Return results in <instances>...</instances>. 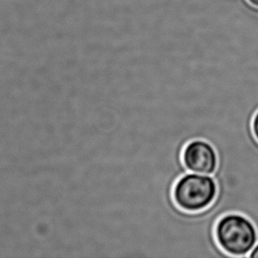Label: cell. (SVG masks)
<instances>
[{
  "mask_svg": "<svg viewBox=\"0 0 258 258\" xmlns=\"http://www.w3.org/2000/svg\"><path fill=\"white\" fill-rule=\"evenodd\" d=\"M214 238L227 255L244 256L252 251L257 241V232L248 218L229 213L219 218L214 227Z\"/></svg>",
  "mask_w": 258,
  "mask_h": 258,
  "instance_id": "6da1fadb",
  "label": "cell"
},
{
  "mask_svg": "<svg viewBox=\"0 0 258 258\" xmlns=\"http://www.w3.org/2000/svg\"><path fill=\"white\" fill-rule=\"evenodd\" d=\"M252 131L255 136V140L258 141V111L255 113V116L252 121Z\"/></svg>",
  "mask_w": 258,
  "mask_h": 258,
  "instance_id": "277c9868",
  "label": "cell"
},
{
  "mask_svg": "<svg viewBox=\"0 0 258 258\" xmlns=\"http://www.w3.org/2000/svg\"><path fill=\"white\" fill-rule=\"evenodd\" d=\"M248 256L251 258H258V245L255 246V248L252 249V251L249 253Z\"/></svg>",
  "mask_w": 258,
  "mask_h": 258,
  "instance_id": "5b68a950",
  "label": "cell"
},
{
  "mask_svg": "<svg viewBox=\"0 0 258 258\" xmlns=\"http://www.w3.org/2000/svg\"><path fill=\"white\" fill-rule=\"evenodd\" d=\"M181 160L187 171L197 174L212 175L219 167V155L215 147L202 139L191 140L185 146Z\"/></svg>",
  "mask_w": 258,
  "mask_h": 258,
  "instance_id": "3957f363",
  "label": "cell"
},
{
  "mask_svg": "<svg viewBox=\"0 0 258 258\" xmlns=\"http://www.w3.org/2000/svg\"><path fill=\"white\" fill-rule=\"evenodd\" d=\"M248 2L253 7H257L258 8V0H248Z\"/></svg>",
  "mask_w": 258,
  "mask_h": 258,
  "instance_id": "8992f818",
  "label": "cell"
},
{
  "mask_svg": "<svg viewBox=\"0 0 258 258\" xmlns=\"http://www.w3.org/2000/svg\"><path fill=\"white\" fill-rule=\"evenodd\" d=\"M218 192V183L213 176L188 172L175 182L173 199L179 209L187 213H199L215 202Z\"/></svg>",
  "mask_w": 258,
  "mask_h": 258,
  "instance_id": "7a4b0ae2",
  "label": "cell"
}]
</instances>
